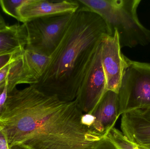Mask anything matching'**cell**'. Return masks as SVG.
Segmentation results:
<instances>
[{
    "instance_id": "obj_6",
    "label": "cell",
    "mask_w": 150,
    "mask_h": 149,
    "mask_svg": "<svg viewBox=\"0 0 150 149\" xmlns=\"http://www.w3.org/2000/svg\"><path fill=\"white\" fill-rule=\"evenodd\" d=\"M101 43L83 78L76 99L84 113H91L107 91L101 64Z\"/></svg>"
},
{
    "instance_id": "obj_21",
    "label": "cell",
    "mask_w": 150,
    "mask_h": 149,
    "mask_svg": "<svg viewBox=\"0 0 150 149\" xmlns=\"http://www.w3.org/2000/svg\"><path fill=\"white\" fill-rule=\"evenodd\" d=\"M3 90V89H0V94H1V93L2 92Z\"/></svg>"
},
{
    "instance_id": "obj_17",
    "label": "cell",
    "mask_w": 150,
    "mask_h": 149,
    "mask_svg": "<svg viewBox=\"0 0 150 149\" xmlns=\"http://www.w3.org/2000/svg\"><path fill=\"white\" fill-rule=\"evenodd\" d=\"M94 149H117L114 144L108 139H103Z\"/></svg>"
},
{
    "instance_id": "obj_19",
    "label": "cell",
    "mask_w": 150,
    "mask_h": 149,
    "mask_svg": "<svg viewBox=\"0 0 150 149\" xmlns=\"http://www.w3.org/2000/svg\"><path fill=\"white\" fill-rule=\"evenodd\" d=\"M16 54H8L0 56V68L12 60Z\"/></svg>"
},
{
    "instance_id": "obj_15",
    "label": "cell",
    "mask_w": 150,
    "mask_h": 149,
    "mask_svg": "<svg viewBox=\"0 0 150 149\" xmlns=\"http://www.w3.org/2000/svg\"><path fill=\"white\" fill-rule=\"evenodd\" d=\"M13 59L9 63L0 68V89H4L5 85V81L8 76L11 64Z\"/></svg>"
},
{
    "instance_id": "obj_3",
    "label": "cell",
    "mask_w": 150,
    "mask_h": 149,
    "mask_svg": "<svg viewBox=\"0 0 150 149\" xmlns=\"http://www.w3.org/2000/svg\"><path fill=\"white\" fill-rule=\"evenodd\" d=\"M82 6L100 17L113 35L117 31L121 47L150 43V30L138 19L141 0H78Z\"/></svg>"
},
{
    "instance_id": "obj_8",
    "label": "cell",
    "mask_w": 150,
    "mask_h": 149,
    "mask_svg": "<svg viewBox=\"0 0 150 149\" xmlns=\"http://www.w3.org/2000/svg\"><path fill=\"white\" fill-rule=\"evenodd\" d=\"M78 0H27L18 9L23 23L36 18L65 14H74L80 7Z\"/></svg>"
},
{
    "instance_id": "obj_20",
    "label": "cell",
    "mask_w": 150,
    "mask_h": 149,
    "mask_svg": "<svg viewBox=\"0 0 150 149\" xmlns=\"http://www.w3.org/2000/svg\"><path fill=\"white\" fill-rule=\"evenodd\" d=\"M10 149H27L25 148L24 147L21 146L20 145H16L15 146H12L11 148H10Z\"/></svg>"
},
{
    "instance_id": "obj_16",
    "label": "cell",
    "mask_w": 150,
    "mask_h": 149,
    "mask_svg": "<svg viewBox=\"0 0 150 149\" xmlns=\"http://www.w3.org/2000/svg\"><path fill=\"white\" fill-rule=\"evenodd\" d=\"M95 121V117L91 114L84 113L81 118L82 124L88 128H92Z\"/></svg>"
},
{
    "instance_id": "obj_1",
    "label": "cell",
    "mask_w": 150,
    "mask_h": 149,
    "mask_svg": "<svg viewBox=\"0 0 150 149\" xmlns=\"http://www.w3.org/2000/svg\"><path fill=\"white\" fill-rule=\"evenodd\" d=\"M76 100L62 101L33 86L8 93L0 112V129L9 148L94 149L104 138L84 126Z\"/></svg>"
},
{
    "instance_id": "obj_9",
    "label": "cell",
    "mask_w": 150,
    "mask_h": 149,
    "mask_svg": "<svg viewBox=\"0 0 150 149\" xmlns=\"http://www.w3.org/2000/svg\"><path fill=\"white\" fill-rule=\"evenodd\" d=\"M122 115L123 135L138 147L150 149V109H137Z\"/></svg>"
},
{
    "instance_id": "obj_18",
    "label": "cell",
    "mask_w": 150,
    "mask_h": 149,
    "mask_svg": "<svg viewBox=\"0 0 150 149\" xmlns=\"http://www.w3.org/2000/svg\"><path fill=\"white\" fill-rule=\"evenodd\" d=\"M8 83L7 80L5 81V85L3 90L0 94V112L1 111L7 100L8 95Z\"/></svg>"
},
{
    "instance_id": "obj_4",
    "label": "cell",
    "mask_w": 150,
    "mask_h": 149,
    "mask_svg": "<svg viewBox=\"0 0 150 149\" xmlns=\"http://www.w3.org/2000/svg\"><path fill=\"white\" fill-rule=\"evenodd\" d=\"M118 94L120 115L137 109H150V64L127 57Z\"/></svg>"
},
{
    "instance_id": "obj_2",
    "label": "cell",
    "mask_w": 150,
    "mask_h": 149,
    "mask_svg": "<svg viewBox=\"0 0 150 149\" xmlns=\"http://www.w3.org/2000/svg\"><path fill=\"white\" fill-rule=\"evenodd\" d=\"M108 35L113 34L104 20L80 5L50 56L42 77L31 85L62 101L75 100L97 49Z\"/></svg>"
},
{
    "instance_id": "obj_5",
    "label": "cell",
    "mask_w": 150,
    "mask_h": 149,
    "mask_svg": "<svg viewBox=\"0 0 150 149\" xmlns=\"http://www.w3.org/2000/svg\"><path fill=\"white\" fill-rule=\"evenodd\" d=\"M74 14L40 17L24 23L27 33L25 48L50 57L59 43Z\"/></svg>"
},
{
    "instance_id": "obj_7",
    "label": "cell",
    "mask_w": 150,
    "mask_h": 149,
    "mask_svg": "<svg viewBox=\"0 0 150 149\" xmlns=\"http://www.w3.org/2000/svg\"><path fill=\"white\" fill-rule=\"evenodd\" d=\"M119 36L115 30L112 36L104 37L101 43V64L106 80L107 91L118 94L127 57L121 51Z\"/></svg>"
},
{
    "instance_id": "obj_12",
    "label": "cell",
    "mask_w": 150,
    "mask_h": 149,
    "mask_svg": "<svg viewBox=\"0 0 150 149\" xmlns=\"http://www.w3.org/2000/svg\"><path fill=\"white\" fill-rule=\"evenodd\" d=\"M50 59L49 56L25 48L21 52V69L25 74L34 78L38 82L45 72Z\"/></svg>"
},
{
    "instance_id": "obj_10",
    "label": "cell",
    "mask_w": 150,
    "mask_h": 149,
    "mask_svg": "<svg viewBox=\"0 0 150 149\" xmlns=\"http://www.w3.org/2000/svg\"><path fill=\"white\" fill-rule=\"evenodd\" d=\"M91 114L95 117L92 128L106 137L120 115L118 94L107 91Z\"/></svg>"
},
{
    "instance_id": "obj_13",
    "label": "cell",
    "mask_w": 150,
    "mask_h": 149,
    "mask_svg": "<svg viewBox=\"0 0 150 149\" xmlns=\"http://www.w3.org/2000/svg\"><path fill=\"white\" fill-rule=\"evenodd\" d=\"M106 137L117 149H148L140 148L130 142L121 131L113 127L108 132Z\"/></svg>"
},
{
    "instance_id": "obj_14",
    "label": "cell",
    "mask_w": 150,
    "mask_h": 149,
    "mask_svg": "<svg viewBox=\"0 0 150 149\" xmlns=\"http://www.w3.org/2000/svg\"><path fill=\"white\" fill-rule=\"evenodd\" d=\"M27 0H0V6L4 13L20 21L18 9Z\"/></svg>"
},
{
    "instance_id": "obj_11",
    "label": "cell",
    "mask_w": 150,
    "mask_h": 149,
    "mask_svg": "<svg viewBox=\"0 0 150 149\" xmlns=\"http://www.w3.org/2000/svg\"><path fill=\"white\" fill-rule=\"evenodd\" d=\"M26 45L24 24L7 25L0 14V56L18 53L24 50Z\"/></svg>"
}]
</instances>
